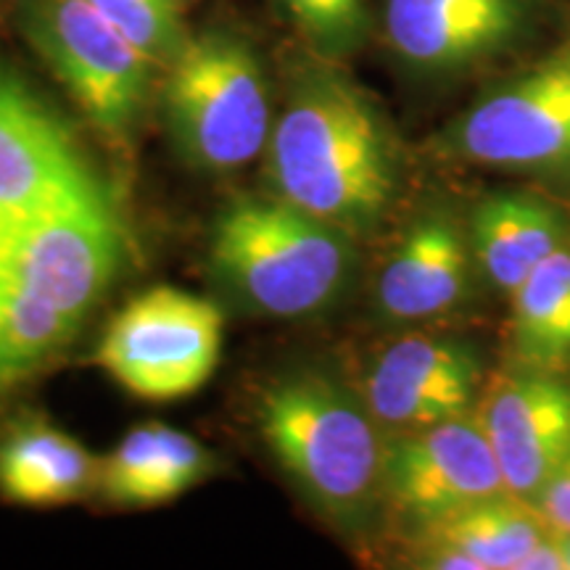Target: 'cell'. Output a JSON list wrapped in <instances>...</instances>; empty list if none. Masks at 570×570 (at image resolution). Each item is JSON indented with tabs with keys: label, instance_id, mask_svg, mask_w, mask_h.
<instances>
[{
	"label": "cell",
	"instance_id": "cb8c5ba5",
	"mask_svg": "<svg viewBox=\"0 0 570 570\" xmlns=\"http://www.w3.org/2000/svg\"><path fill=\"white\" fill-rule=\"evenodd\" d=\"M175 3H177V6H185V3H190V0H175Z\"/></svg>",
	"mask_w": 570,
	"mask_h": 570
},
{
	"label": "cell",
	"instance_id": "8992f818",
	"mask_svg": "<svg viewBox=\"0 0 570 570\" xmlns=\"http://www.w3.org/2000/svg\"><path fill=\"white\" fill-rule=\"evenodd\" d=\"M19 30L98 132L132 138L159 69L130 40L88 0H19Z\"/></svg>",
	"mask_w": 570,
	"mask_h": 570
},
{
	"label": "cell",
	"instance_id": "7402d4cb",
	"mask_svg": "<svg viewBox=\"0 0 570 570\" xmlns=\"http://www.w3.org/2000/svg\"><path fill=\"white\" fill-rule=\"evenodd\" d=\"M533 504L552 531L570 533V454L541 487Z\"/></svg>",
	"mask_w": 570,
	"mask_h": 570
},
{
	"label": "cell",
	"instance_id": "7c38bea8",
	"mask_svg": "<svg viewBox=\"0 0 570 570\" xmlns=\"http://www.w3.org/2000/svg\"><path fill=\"white\" fill-rule=\"evenodd\" d=\"M473 412L504 489L533 502L570 454V375L515 362L487 377Z\"/></svg>",
	"mask_w": 570,
	"mask_h": 570
},
{
	"label": "cell",
	"instance_id": "ac0fdd59",
	"mask_svg": "<svg viewBox=\"0 0 570 570\" xmlns=\"http://www.w3.org/2000/svg\"><path fill=\"white\" fill-rule=\"evenodd\" d=\"M547 533L537 504L504 491L415 531V541L458 550L479 570H518Z\"/></svg>",
	"mask_w": 570,
	"mask_h": 570
},
{
	"label": "cell",
	"instance_id": "8fae6325",
	"mask_svg": "<svg viewBox=\"0 0 570 570\" xmlns=\"http://www.w3.org/2000/svg\"><path fill=\"white\" fill-rule=\"evenodd\" d=\"M101 180L71 127L0 63V230Z\"/></svg>",
	"mask_w": 570,
	"mask_h": 570
},
{
	"label": "cell",
	"instance_id": "4fadbf2b",
	"mask_svg": "<svg viewBox=\"0 0 570 570\" xmlns=\"http://www.w3.org/2000/svg\"><path fill=\"white\" fill-rule=\"evenodd\" d=\"M537 24V0H386L391 53L423 77H454L510 53Z\"/></svg>",
	"mask_w": 570,
	"mask_h": 570
},
{
	"label": "cell",
	"instance_id": "e0dca14e",
	"mask_svg": "<svg viewBox=\"0 0 570 570\" xmlns=\"http://www.w3.org/2000/svg\"><path fill=\"white\" fill-rule=\"evenodd\" d=\"M98 468L101 462L69 433L27 423L0 444V494L30 508L67 504L98 487Z\"/></svg>",
	"mask_w": 570,
	"mask_h": 570
},
{
	"label": "cell",
	"instance_id": "30bf717a",
	"mask_svg": "<svg viewBox=\"0 0 570 570\" xmlns=\"http://www.w3.org/2000/svg\"><path fill=\"white\" fill-rule=\"evenodd\" d=\"M481 348L446 333H404L370 356L362 402L386 436L470 415L487 383Z\"/></svg>",
	"mask_w": 570,
	"mask_h": 570
},
{
	"label": "cell",
	"instance_id": "5bb4252c",
	"mask_svg": "<svg viewBox=\"0 0 570 570\" xmlns=\"http://www.w3.org/2000/svg\"><path fill=\"white\" fill-rule=\"evenodd\" d=\"M481 275L468 225L449 206L417 212L383 256L373 306L386 323H436L470 302Z\"/></svg>",
	"mask_w": 570,
	"mask_h": 570
},
{
	"label": "cell",
	"instance_id": "5b68a950",
	"mask_svg": "<svg viewBox=\"0 0 570 570\" xmlns=\"http://www.w3.org/2000/svg\"><path fill=\"white\" fill-rule=\"evenodd\" d=\"M159 106L173 148L202 173H235L259 159L275 119L265 63L230 27L190 32L164 69Z\"/></svg>",
	"mask_w": 570,
	"mask_h": 570
},
{
	"label": "cell",
	"instance_id": "6da1fadb",
	"mask_svg": "<svg viewBox=\"0 0 570 570\" xmlns=\"http://www.w3.org/2000/svg\"><path fill=\"white\" fill-rule=\"evenodd\" d=\"M269 194L356 240L386 223L402 188L394 125L341 61L306 51L285 69L265 148Z\"/></svg>",
	"mask_w": 570,
	"mask_h": 570
},
{
	"label": "cell",
	"instance_id": "44dd1931",
	"mask_svg": "<svg viewBox=\"0 0 570 570\" xmlns=\"http://www.w3.org/2000/svg\"><path fill=\"white\" fill-rule=\"evenodd\" d=\"M109 24L164 71L180 53L190 32L185 30L183 6L175 0H88Z\"/></svg>",
	"mask_w": 570,
	"mask_h": 570
},
{
	"label": "cell",
	"instance_id": "2e32d148",
	"mask_svg": "<svg viewBox=\"0 0 570 570\" xmlns=\"http://www.w3.org/2000/svg\"><path fill=\"white\" fill-rule=\"evenodd\" d=\"M214 454L190 433L142 423L98 468V489L119 508H154L209 479Z\"/></svg>",
	"mask_w": 570,
	"mask_h": 570
},
{
	"label": "cell",
	"instance_id": "ba28073f",
	"mask_svg": "<svg viewBox=\"0 0 570 570\" xmlns=\"http://www.w3.org/2000/svg\"><path fill=\"white\" fill-rule=\"evenodd\" d=\"M436 148L481 167L570 169V40L481 96L439 135Z\"/></svg>",
	"mask_w": 570,
	"mask_h": 570
},
{
	"label": "cell",
	"instance_id": "7a4b0ae2",
	"mask_svg": "<svg viewBox=\"0 0 570 570\" xmlns=\"http://www.w3.org/2000/svg\"><path fill=\"white\" fill-rule=\"evenodd\" d=\"M130 259L104 180L0 230V407L75 341Z\"/></svg>",
	"mask_w": 570,
	"mask_h": 570
},
{
	"label": "cell",
	"instance_id": "9c48e42d",
	"mask_svg": "<svg viewBox=\"0 0 570 570\" xmlns=\"http://www.w3.org/2000/svg\"><path fill=\"white\" fill-rule=\"evenodd\" d=\"M504 491L475 412L386 436L383 510L412 531Z\"/></svg>",
	"mask_w": 570,
	"mask_h": 570
},
{
	"label": "cell",
	"instance_id": "ffe728a7",
	"mask_svg": "<svg viewBox=\"0 0 570 570\" xmlns=\"http://www.w3.org/2000/svg\"><path fill=\"white\" fill-rule=\"evenodd\" d=\"M302 35L306 51L344 61L365 46L370 27L367 0H273Z\"/></svg>",
	"mask_w": 570,
	"mask_h": 570
},
{
	"label": "cell",
	"instance_id": "52a82bcc",
	"mask_svg": "<svg viewBox=\"0 0 570 570\" xmlns=\"http://www.w3.org/2000/svg\"><path fill=\"white\" fill-rule=\"evenodd\" d=\"M225 320L209 298L154 288L106 327L96 360L119 386L148 402L196 394L217 370Z\"/></svg>",
	"mask_w": 570,
	"mask_h": 570
},
{
	"label": "cell",
	"instance_id": "d6986e66",
	"mask_svg": "<svg viewBox=\"0 0 570 570\" xmlns=\"http://www.w3.org/2000/svg\"><path fill=\"white\" fill-rule=\"evenodd\" d=\"M508 298L518 365L570 375V235Z\"/></svg>",
	"mask_w": 570,
	"mask_h": 570
},
{
	"label": "cell",
	"instance_id": "603a6c76",
	"mask_svg": "<svg viewBox=\"0 0 570 570\" xmlns=\"http://www.w3.org/2000/svg\"><path fill=\"white\" fill-rule=\"evenodd\" d=\"M552 533L554 539H558L562 558H566V570H570V533H560V531H552Z\"/></svg>",
	"mask_w": 570,
	"mask_h": 570
},
{
	"label": "cell",
	"instance_id": "3957f363",
	"mask_svg": "<svg viewBox=\"0 0 570 570\" xmlns=\"http://www.w3.org/2000/svg\"><path fill=\"white\" fill-rule=\"evenodd\" d=\"M256 423L309 508L362 533L383 510L386 433L360 391L323 367H294L262 389Z\"/></svg>",
	"mask_w": 570,
	"mask_h": 570
},
{
	"label": "cell",
	"instance_id": "277c9868",
	"mask_svg": "<svg viewBox=\"0 0 570 570\" xmlns=\"http://www.w3.org/2000/svg\"><path fill=\"white\" fill-rule=\"evenodd\" d=\"M356 238L277 196H238L214 219L212 283L240 309L312 317L346 294Z\"/></svg>",
	"mask_w": 570,
	"mask_h": 570
},
{
	"label": "cell",
	"instance_id": "9a60e30c",
	"mask_svg": "<svg viewBox=\"0 0 570 570\" xmlns=\"http://www.w3.org/2000/svg\"><path fill=\"white\" fill-rule=\"evenodd\" d=\"M465 225L481 281L502 296H510L570 235L568 214L529 190L483 196Z\"/></svg>",
	"mask_w": 570,
	"mask_h": 570
}]
</instances>
